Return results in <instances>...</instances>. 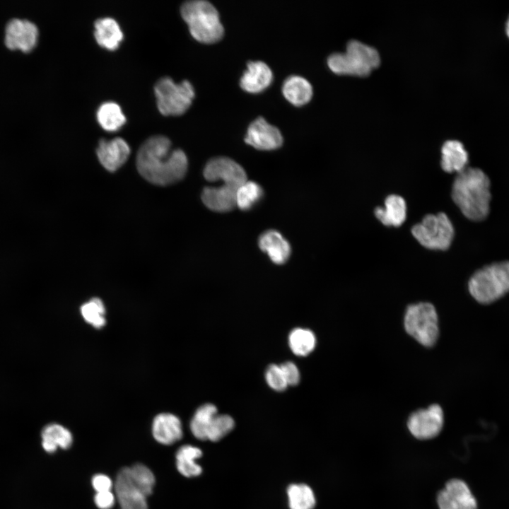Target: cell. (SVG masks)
Listing matches in <instances>:
<instances>
[{"label": "cell", "mask_w": 509, "mask_h": 509, "mask_svg": "<svg viewBox=\"0 0 509 509\" xmlns=\"http://www.w3.org/2000/svg\"><path fill=\"white\" fill-rule=\"evenodd\" d=\"M234 419L228 414H219L213 418L209 427L206 440L217 442L228 434L234 428Z\"/></svg>", "instance_id": "32"}, {"label": "cell", "mask_w": 509, "mask_h": 509, "mask_svg": "<svg viewBox=\"0 0 509 509\" xmlns=\"http://www.w3.org/2000/svg\"><path fill=\"white\" fill-rule=\"evenodd\" d=\"M490 180L480 169L466 168L457 173L452 187V199L468 219L479 221L488 214Z\"/></svg>", "instance_id": "2"}, {"label": "cell", "mask_w": 509, "mask_h": 509, "mask_svg": "<svg viewBox=\"0 0 509 509\" xmlns=\"http://www.w3.org/2000/svg\"><path fill=\"white\" fill-rule=\"evenodd\" d=\"M97 119L104 129L110 131L119 129L126 121L120 107L114 102H106L99 107Z\"/></svg>", "instance_id": "28"}, {"label": "cell", "mask_w": 509, "mask_h": 509, "mask_svg": "<svg viewBox=\"0 0 509 509\" xmlns=\"http://www.w3.org/2000/svg\"><path fill=\"white\" fill-rule=\"evenodd\" d=\"M201 455V450L195 446L186 445L180 447L176 453V467L179 472L188 478L200 475L202 469L195 460Z\"/></svg>", "instance_id": "25"}, {"label": "cell", "mask_w": 509, "mask_h": 509, "mask_svg": "<svg viewBox=\"0 0 509 509\" xmlns=\"http://www.w3.org/2000/svg\"><path fill=\"white\" fill-rule=\"evenodd\" d=\"M411 233L426 248L446 250L453 240L454 228L448 216L440 212L426 215L420 223L411 228Z\"/></svg>", "instance_id": "6"}, {"label": "cell", "mask_w": 509, "mask_h": 509, "mask_svg": "<svg viewBox=\"0 0 509 509\" xmlns=\"http://www.w3.org/2000/svg\"><path fill=\"white\" fill-rule=\"evenodd\" d=\"M129 469L134 479L151 495L156 482L155 476L151 469L142 464H134L129 467Z\"/></svg>", "instance_id": "33"}, {"label": "cell", "mask_w": 509, "mask_h": 509, "mask_svg": "<svg viewBox=\"0 0 509 509\" xmlns=\"http://www.w3.org/2000/svg\"><path fill=\"white\" fill-rule=\"evenodd\" d=\"M375 217L386 226H400L406 218V204L399 195L390 194L385 200V206L374 210Z\"/></svg>", "instance_id": "20"}, {"label": "cell", "mask_w": 509, "mask_h": 509, "mask_svg": "<svg viewBox=\"0 0 509 509\" xmlns=\"http://www.w3.org/2000/svg\"><path fill=\"white\" fill-rule=\"evenodd\" d=\"M115 491L121 509H148L146 499L150 495L133 479L129 467L119 472Z\"/></svg>", "instance_id": "9"}, {"label": "cell", "mask_w": 509, "mask_h": 509, "mask_svg": "<svg viewBox=\"0 0 509 509\" xmlns=\"http://www.w3.org/2000/svg\"><path fill=\"white\" fill-rule=\"evenodd\" d=\"M94 35L97 42L101 47L110 50L117 49L123 39V33L119 24L109 17L95 21Z\"/></svg>", "instance_id": "22"}, {"label": "cell", "mask_w": 509, "mask_h": 509, "mask_svg": "<svg viewBox=\"0 0 509 509\" xmlns=\"http://www.w3.org/2000/svg\"><path fill=\"white\" fill-rule=\"evenodd\" d=\"M263 194V189L258 183L247 180L236 192V206L242 211L250 210L260 201Z\"/></svg>", "instance_id": "30"}, {"label": "cell", "mask_w": 509, "mask_h": 509, "mask_svg": "<svg viewBox=\"0 0 509 509\" xmlns=\"http://www.w3.org/2000/svg\"><path fill=\"white\" fill-rule=\"evenodd\" d=\"M505 31H506L507 35H508V37H509V18H508V21H507V23H506Z\"/></svg>", "instance_id": "38"}, {"label": "cell", "mask_w": 509, "mask_h": 509, "mask_svg": "<svg viewBox=\"0 0 509 509\" xmlns=\"http://www.w3.org/2000/svg\"><path fill=\"white\" fill-rule=\"evenodd\" d=\"M181 15L197 40L213 43L223 37V26L215 6L208 1L192 0L181 6Z\"/></svg>", "instance_id": "3"}, {"label": "cell", "mask_w": 509, "mask_h": 509, "mask_svg": "<svg viewBox=\"0 0 509 509\" xmlns=\"http://www.w3.org/2000/svg\"><path fill=\"white\" fill-rule=\"evenodd\" d=\"M288 346L295 355L306 356L315 348V335L310 329L295 328L288 335Z\"/></svg>", "instance_id": "27"}, {"label": "cell", "mask_w": 509, "mask_h": 509, "mask_svg": "<svg viewBox=\"0 0 509 509\" xmlns=\"http://www.w3.org/2000/svg\"><path fill=\"white\" fill-rule=\"evenodd\" d=\"M258 245L261 250L267 253L276 264L286 263L291 255V247L288 240L277 230H269L259 238Z\"/></svg>", "instance_id": "17"}, {"label": "cell", "mask_w": 509, "mask_h": 509, "mask_svg": "<svg viewBox=\"0 0 509 509\" xmlns=\"http://www.w3.org/2000/svg\"><path fill=\"white\" fill-rule=\"evenodd\" d=\"M154 90L158 108L164 115L183 114L194 97V88L187 80L175 83L170 77H164L158 81Z\"/></svg>", "instance_id": "7"}, {"label": "cell", "mask_w": 509, "mask_h": 509, "mask_svg": "<svg viewBox=\"0 0 509 509\" xmlns=\"http://www.w3.org/2000/svg\"><path fill=\"white\" fill-rule=\"evenodd\" d=\"M186 154L171 150V142L164 136L148 139L140 147L136 167L140 175L152 184L165 186L182 180L187 170Z\"/></svg>", "instance_id": "1"}, {"label": "cell", "mask_w": 509, "mask_h": 509, "mask_svg": "<svg viewBox=\"0 0 509 509\" xmlns=\"http://www.w3.org/2000/svg\"><path fill=\"white\" fill-rule=\"evenodd\" d=\"M380 62L378 51L360 41L351 40L344 53H334L327 59L329 68L339 75L366 76Z\"/></svg>", "instance_id": "5"}, {"label": "cell", "mask_w": 509, "mask_h": 509, "mask_svg": "<svg viewBox=\"0 0 509 509\" xmlns=\"http://www.w3.org/2000/svg\"><path fill=\"white\" fill-rule=\"evenodd\" d=\"M265 380L267 385L277 392L284 391L288 386L280 365H269L265 372Z\"/></svg>", "instance_id": "34"}, {"label": "cell", "mask_w": 509, "mask_h": 509, "mask_svg": "<svg viewBox=\"0 0 509 509\" xmlns=\"http://www.w3.org/2000/svg\"><path fill=\"white\" fill-rule=\"evenodd\" d=\"M115 501V496L111 491L98 492L94 497L95 503L100 509H110L114 505Z\"/></svg>", "instance_id": "36"}, {"label": "cell", "mask_w": 509, "mask_h": 509, "mask_svg": "<svg viewBox=\"0 0 509 509\" xmlns=\"http://www.w3.org/2000/svg\"><path fill=\"white\" fill-rule=\"evenodd\" d=\"M81 313L85 321L95 328H101L105 324V308L103 301L93 298L81 307Z\"/></svg>", "instance_id": "31"}, {"label": "cell", "mask_w": 509, "mask_h": 509, "mask_svg": "<svg viewBox=\"0 0 509 509\" xmlns=\"http://www.w3.org/2000/svg\"><path fill=\"white\" fill-rule=\"evenodd\" d=\"M468 163V153L463 144L455 140L445 141L441 148L442 169L451 173L462 172Z\"/></svg>", "instance_id": "21"}, {"label": "cell", "mask_w": 509, "mask_h": 509, "mask_svg": "<svg viewBox=\"0 0 509 509\" xmlns=\"http://www.w3.org/2000/svg\"><path fill=\"white\" fill-rule=\"evenodd\" d=\"M42 445L49 452H54L58 447L66 450L73 443L71 433L63 426L50 423L44 427L41 432Z\"/></svg>", "instance_id": "24"}, {"label": "cell", "mask_w": 509, "mask_h": 509, "mask_svg": "<svg viewBox=\"0 0 509 509\" xmlns=\"http://www.w3.org/2000/svg\"><path fill=\"white\" fill-rule=\"evenodd\" d=\"M129 153V146L122 138L102 139L97 148L99 161L110 172H115L123 165L128 159Z\"/></svg>", "instance_id": "15"}, {"label": "cell", "mask_w": 509, "mask_h": 509, "mask_svg": "<svg viewBox=\"0 0 509 509\" xmlns=\"http://www.w3.org/2000/svg\"><path fill=\"white\" fill-rule=\"evenodd\" d=\"M37 37V28L34 23L27 20L15 18L6 25L5 44L10 49L28 52L36 45Z\"/></svg>", "instance_id": "13"}, {"label": "cell", "mask_w": 509, "mask_h": 509, "mask_svg": "<svg viewBox=\"0 0 509 509\" xmlns=\"http://www.w3.org/2000/svg\"><path fill=\"white\" fill-rule=\"evenodd\" d=\"M245 141L259 150H274L282 145L283 137L277 127L259 117L249 125Z\"/></svg>", "instance_id": "14"}, {"label": "cell", "mask_w": 509, "mask_h": 509, "mask_svg": "<svg viewBox=\"0 0 509 509\" xmlns=\"http://www.w3.org/2000/svg\"><path fill=\"white\" fill-rule=\"evenodd\" d=\"M282 92L291 103L300 106L310 100L312 88L306 78L298 75H292L284 81Z\"/></svg>", "instance_id": "23"}, {"label": "cell", "mask_w": 509, "mask_h": 509, "mask_svg": "<svg viewBox=\"0 0 509 509\" xmlns=\"http://www.w3.org/2000/svg\"><path fill=\"white\" fill-rule=\"evenodd\" d=\"M112 481L107 475L99 474L92 478V486L96 493L111 491Z\"/></svg>", "instance_id": "37"}, {"label": "cell", "mask_w": 509, "mask_h": 509, "mask_svg": "<svg viewBox=\"0 0 509 509\" xmlns=\"http://www.w3.org/2000/svg\"><path fill=\"white\" fill-rule=\"evenodd\" d=\"M472 296L489 304L509 292V261L493 263L476 271L468 283Z\"/></svg>", "instance_id": "4"}, {"label": "cell", "mask_w": 509, "mask_h": 509, "mask_svg": "<svg viewBox=\"0 0 509 509\" xmlns=\"http://www.w3.org/2000/svg\"><path fill=\"white\" fill-rule=\"evenodd\" d=\"M237 190V188L226 185L218 187H206L201 193V200L212 211L226 212L236 206Z\"/></svg>", "instance_id": "19"}, {"label": "cell", "mask_w": 509, "mask_h": 509, "mask_svg": "<svg viewBox=\"0 0 509 509\" xmlns=\"http://www.w3.org/2000/svg\"><path fill=\"white\" fill-rule=\"evenodd\" d=\"M204 176L210 182L221 180L223 185L238 187L247 181V175L241 165L227 157L211 159L204 169Z\"/></svg>", "instance_id": "11"}, {"label": "cell", "mask_w": 509, "mask_h": 509, "mask_svg": "<svg viewBox=\"0 0 509 509\" xmlns=\"http://www.w3.org/2000/svg\"><path fill=\"white\" fill-rule=\"evenodd\" d=\"M273 74L269 66L262 61H251L240 78L241 88L249 93H259L267 88L272 81Z\"/></svg>", "instance_id": "16"}, {"label": "cell", "mask_w": 509, "mask_h": 509, "mask_svg": "<svg viewBox=\"0 0 509 509\" xmlns=\"http://www.w3.org/2000/svg\"><path fill=\"white\" fill-rule=\"evenodd\" d=\"M218 414L216 406L210 403L200 406L190 421V430L193 435L201 440H206V435L213 418Z\"/></svg>", "instance_id": "26"}, {"label": "cell", "mask_w": 509, "mask_h": 509, "mask_svg": "<svg viewBox=\"0 0 509 509\" xmlns=\"http://www.w3.org/2000/svg\"><path fill=\"white\" fill-rule=\"evenodd\" d=\"M438 315L433 305L419 303L409 305L404 316L406 332L424 346L435 344L438 337Z\"/></svg>", "instance_id": "8"}, {"label": "cell", "mask_w": 509, "mask_h": 509, "mask_svg": "<svg viewBox=\"0 0 509 509\" xmlns=\"http://www.w3.org/2000/svg\"><path fill=\"white\" fill-rule=\"evenodd\" d=\"M439 509H477V503L468 485L459 479H452L437 495Z\"/></svg>", "instance_id": "12"}, {"label": "cell", "mask_w": 509, "mask_h": 509, "mask_svg": "<svg viewBox=\"0 0 509 509\" xmlns=\"http://www.w3.org/2000/svg\"><path fill=\"white\" fill-rule=\"evenodd\" d=\"M152 433L157 442L163 445H172L182 437V423L172 414L161 413L153 419Z\"/></svg>", "instance_id": "18"}, {"label": "cell", "mask_w": 509, "mask_h": 509, "mask_svg": "<svg viewBox=\"0 0 509 509\" xmlns=\"http://www.w3.org/2000/svg\"><path fill=\"white\" fill-rule=\"evenodd\" d=\"M443 411L438 404L412 413L407 421L411 433L417 439L428 440L437 436L443 426Z\"/></svg>", "instance_id": "10"}, {"label": "cell", "mask_w": 509, "mask_h": 509, "mask_svg": "<svg viewBox=\"0 0 509 509\" xmlns=\"http://www.w3.org/2000/svg\"><path fill=\"white\" fill-rule=\"evenodd\" d=\"M290 509H313L316 499L312 488L305 484H293L287 488Z\"/></svg>", "instance_id": "29"}, {"label": "cell", "mask_w": 509, "mask_h": 509, "mask_svg": "<svg viewBox=\"0 0 509 509\" xmlns=\"http://www.w3.org/2000/svg\"><path fill=\"white\" fill-rule=\"evenodd\" d=\"M288 386L298 385L300 373L298 366L292 361H286L280 365Z\"/></svg>", "instance_id": "35"}]
</instances>
